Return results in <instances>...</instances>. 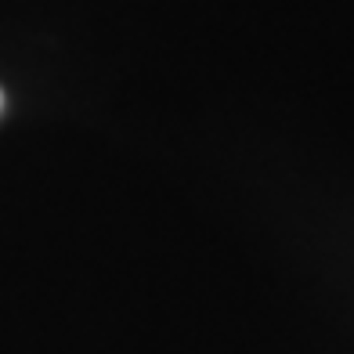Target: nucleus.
Instances as JSON below:
<instances>
[{
    "mask_svg": "<svg viewBox=\"0 0 354 354\" xmlns=\"http://www.w3.org/2000/svg\"><path fill=\"white\" fill-rule=\"evenodd\" d=\"M0 105H4V94H0Z\"/></svg>",
    "mask_w": 354,
    "mask_h": 354,
    "instance_id": "f257e3e1",
    "label": "nucleus"
}]
</instances>
